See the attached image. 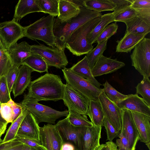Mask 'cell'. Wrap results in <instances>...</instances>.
I'll return each instance as SVG.
<instances>
[{
    "label": "cell",
    "mask_w": 150,
    "mask_h": 150,
    "mask_svg": "<svg viewBox=\"0 0 150 150\" xmlns=\"http://www.w3.org/2000/svg\"><path fill=\"white\" fill-rule=\"evenodd\" d=\"M64 85L59 75L47 73L31 81L23 99L38 102L62 100Z\"/></svg>",
    "instance_id": "1"
},
{
    "label": "cell",
    "mask_w": 150,
    "mask_h": 150,
    "mask_svg": "<svg viewBox=\"0 0 150 150\" xmlns=\"http://www.w3.org/2000/svg\"><path fill=\"white\" fill-rule=\"evenodd\" d=\"M78 16L65 23H61L54 18L53 30L55 38V47L65 50V44L72 33L79 27L89 21L102 15V13L90 10L85 6L80 7Z\"/></svg>",
    "instance_id": "2"
},
{
    "label": "cell",
    "mask_w": 150,
    "mask_h": 150,
    "mask_svg": "<svg viewBox=\"0 0 150 150\" xmlns=\"http://www.w3.org/2000/svg\"><path fill=\"white\" fill-rule=\"evenodd\" d=\"M101 15L85 23L74 30L67 41L65 48L77 56L87 54L93 49V46L88 43L86 37L100 22Z\"/></svg>",
    "instance_id": "3"
},
{
    "label": "cell",
    "mask_w": 150,
    "mask_h": 150,
    "mask_svg": "<svg viewBox=\"0 0 150 150\" xmlns=\"http://www.w3.org/2000/svg\"><path fill=\"white\" fill-rule=\"evenodd\" d=\"M54 17L49 15L25 27L24 37L33 40L42 41L50 47H55L53 28Z\"/></svg>",
    "instance_id": "4"
},
{
    "label": "cell",
    "mask_w": 150,
    "mask_h": 150,
    "mask_svg": "<svg viewBox=\"0 0 150 150\" xmlns=\"http://www.w3.org/2000/svg\"><path fill=\"white\" fill-rule=\"evenodd\" d=\"M66 83L89 100L99 101L103 89H99L90 81L77 74L69 68L62 69Z\"/></svg>",
    "instance_id": "5"
},
{
    "label": "cell",
    "mask_w": 150,
    "mask_h": 150,
    "mask_svg": "<svg viewBox=\"0 0 150 150\" xmlns=\"http://www.w3.org/2000/svg\"><path fill=\"white\" fill-rule=\"evenodd\" d=\"M20 104L23 108L27 109L33 115L38 124L42 122L55 124L57 119L62 117H67L69 114L68 110H57L38 102L24 99Z\"/></svg>",
    "instance_id": "6"
},
{
    "label": "cell",
    "mask_w": 150,
    "mask_h": 150,
    "mask_svg": "<svg viewBox=\"0 0 150 150\" xmlns=\"http://www.w3.org/2000/svg\"><path fill=\"white\" fill-rule=\"evenodd\" d=\"M132 66L143 76L150 77V39L144 38L134 48L130 55Z\"/></svg>",
    "instance_id": "7"
},
{
    "label": "cell",
    "mask_w": 150,
    "mask_h": 150,
    "mask_svg": "<svg viewBox=\"0 0 150 150\" xmlns=\"http://www.w3.org/2000/svg\"><path fill=\"white\" fill-rule=\"evenodd\" d=\"M31 54L41 56L48 67L63 69L66 68L68 63L64 50L57 47L46 46L42 44L32 45Z\"/></svg>",
    "instance_id": "8"
},
{
    "label": "cell",
    "mask_w": 150,
    "mask_h": 150,
    "mask_svg": "<svg viewBox=\"0 0 150 150\" xmlns=\"http://www.w3.org/2000/svg\"><path fill=\"white\" fill-rule=\"evenodd\" d=\"M55 126L63 144L68 143L71 144L75 150H81V138L85 127H78L72 125L67 117L58 121Z\"/></svg>",
    "instance_id": "9"
},
{
    "label": "cell",
    "mask_w": 150,
    "mask_h": 150,
    "mask_svg": "<svg viewBox=\"0 0 150 150\" xmlns=\"http://www.w3.org/2000/svg\"><path fill=\"white\" fill-rule=\"evenodd\" d=\"M62 100L68 111H73L87 115L89 100L67 83L64 85Z\"/></svg>",
    "instance_id": "10"
},
{
    "label": "cell",
    "mask_w": 150,
    "mask_h": 150,
    "mask_svg": "<svg viewBox=\"0 0 150 150\" xmlns=\"http://www.w3.org/2000/svg\"><path fill=\"white\" fill-rule=\"evenodd\" d=\"M25 28L14 18L0 23V39L8 49L17 41L24 37Z\"/></svg>",
    "instance_id": "11"
},
{
    "label": "cell",
    "mask_w": 150,
    "mask_h": 150,
    "mask_svg": "<svg viewBox=\"0 0 150 150\" xmlns=\"http://www.w3.org/2000/svg\"><path fill=\"white\" fill-rule=\"evenodd\" d=\"M98 99L105 117L116 130L120 132L122 129L123 110L108 98L103 90Z\"/></svg>",
    "instance_id": "12"
},
{
    "label": "cell",
    "mask_w": 150,
    "mask_h": 150,
    "mask_svg": "<svg viewBox=\"0 0 150 150\" xmlns=\"http://www.w3.org/2000/svg\"><path fill=\"white\" fill-rule=\"evenodd\" d=\"M40 140L47 150H62L63 141L55 125L48 124L40 127Z\"/></svg>",
    "instance_id": "13"
},
{
    "label": "cell",
    "mask_w": 150,
    "mask_h": 150,
    "mask_svg": "<svg viewBox=\"0 0 150 150\" xmlns=\"http://www.w3.org/2000/svg\"><path fill=\"white\" fill-rule=\"evenodd\" d=\"M120 132L128 140L130 150H135L139 137L131 112L129 110H122V129Z\"/></svg>",
    "instance_id": "14"
},
{
    "label": "cell",
    "mask_w": 150,
    "mask_h": 150,
    "mask_svg": "<svg viewBox=\"0 0 150 150\" xmlns=\"http://www.w3.org/2000/svg\"><path fill=\"white\" fill-rule=\"evenodd\" d=\"M125 65V64L122 62L106 57L103 55L96 61L91 69V72L95 78L113 72Z\"/></svg>",
    "instance_id": "15"
},
{
    "label": "cell",
    "mask_w": 150,
    "mask_h": 150,
    "mask_svg": "<svg viewBox=\"0 0 150 150\" xmlns=\"http://www.w3.org/2000/svg\"><path fill=\"white\" fill-rule=\"evenodd\" d=\"M102 126L85 127L81 138V150H96L100 145Z\"/></svg>",
    "instance_id": "16"
},
{
    "label": "cell",
    "mask_w": 150,
    "mask_h": 150,
    "mask_svg": "<svg viewBox=\"0 0 150 150\" xmlns=\"http://www.w3.org/2000/svg\"><path fill=\"white\" fill-rule=\"evenodd\" d=\"M116 104L122 110H128L150 117V107L137 94L128 95L126 98Z\"/></svg>",
    "instance_id": "17"
},
{
    "label": "cell",
    "mask_w": 150,
    "mask_h": 150,
    "mask_svg": "<svg viewBox=\"0 0 150 150\" xmlns=\"http://www.w3.org/2000/svg\"><path fill=\"white\" fill-rule=\"evenodd\" d=\"M40 128L34 116L28 111L21 124L16 136L40 141Z\"/></svg>",
    "instance_id": "18"
},
{
    "label": "cell",
    "mask_w": 150,
    "mask_h": 150,
    "mask_svg": "<svg viewBox=\"0 0 150 150\" xmlns=\"http://www.w3.org/2000/svg\"><path fill=\"white\" fill-rule=\"evenodd\" d=\"M13 65L19 67L31 54V45L25 41L16 43L7 49Z\"/></svg>",
    "instance_id": "19"
},
{
    "label": "cell",
    "mask_w": 150,
    "mask_h": 150,
    "mask_svg": "<svg viewBox=\"0 0 150 150\" xmlns=\"http://www.w3.org/2000/svg\"><path fill=\"white\" fill-rule=\"evenodd\" d=\"M32 69L28 66L23 64L19 67L17 77L13 85L12 91L14 98L22 95L31 82Z\"/></svg>",
    "instance_id": "20"
},
{
    "label": "cell",
    "mask_w": 150,
    "mask_h": 150,
    "mask_svg": "<svg viewBox=\"0 0 150 150\" xmlns=\"http://www.w3.org/2000/svg\"><path fill=\"white\" fill-rule=\"evenodd\" d=\"M131 112L139 134V140L145 143L150 142V117L136 112Z\"/></svg>",
    "instance_id": "21"
},
{
    "label": "cell",
    "mask_w": 150,
    "mask_h": 150,
    "mask_svg": "<svg viewBox=\"0 0 150 150\" xmlns=\"http://www.w3.org/2000/svg\"><path fill=\"white\" fill-rule=\"evenodd\" d=\"M59 14L57 18L62 23L67 22L77 16L81 11L80 7L70 0H59Z\"/></svg>",
    "instance_id": "22"
},
{
    "label": "cell",
    "mask_w": 150,
    "mask_h": 150,
    "mask_svg": "<svg viewBox=\"0 0 150 150\" xmlns=\"http://www.w3.org/2000/svg\"><path fill=\"white\" fill-rule=\"evenodd\" d=\"M147 35H137L125 32L124 36L117 41L116 51L117 52H130L136 45Z\"/></svg>",
    "instance_id": "23"
},
{
    "label": "cell",
    "mask_w": 150,
    "mask_h": 150,
    "mask_svg": "<svg viewBox=\"0 0 150 150\" xmlns=\"http://www.w3.org/2000/svg\"><path fill=\"white\" fill-rule=\"evenodd\" d=\"M42 12L37 0H19L15 6L14 18L18 21L30 13Z\"/></svg>",
    "instance_id": "24"
},
{
    "label": "cell",
    "mask_w": 150,
    "mask_h": 150,
    "mask_svg": "<svg viewBox=\"0 0 150 150\" xmlns=\"http://www.w3.org/2000/svg\"><path fill=\"white\" fill-rule=\"evenodd\" d=\"M69 69L77 74L91 81L98 88L100 89V86L102 84L93 76L86 56Z\"/></svg>",
    "instance_id": "25"
},
{
    "label": "cell",
    "mask_w": 150,
    "mask_h": 150,
    "mask_svg": "<svg viewBox=\"0 0 150 150\" xmlns=\"http://www.w3.org/2000/svg\"><path fill=\"white\" fill-rule=\"evenodd\" d=\"M123 22L126 25L125 32L135 34H147L150 32V24L137 16Z\"/></svg>",
    "instance_id": "26"
},
{
    "label": "cell",
    "mask_w": 150,
    "mask_h": 150,
    "mask_svg": "<svg viewBox=\"0 0 150 150\" xmlns=\"http://www.w3.org/2000/svg\"><path fill=\"white\" fill-rule=\"evenodd\" d=\"M114 15L112 13L102 15L100 22L91 32L87 35L86 40L88 43L92 45L95 42L105 27L109 23L114 21Z\"/></svg>",
    "instance_id": "27"
},
{
    "label": "cell",
    "mask_w": 150,
    "mask_h": 150,
    "mask_svg": "<svg viewBox=\"0 0 150 150\" xmlns=\"http://www.w3.org/2000/svg\"><path fill=\"white\" fill-rule=\"evenodd\" d=\"M87 115L94 125L103 126L105 117L99 101L89 100Z\"/></svg>",
    "instance_id": "28"
},
{
    "label": "cell",
    "mask_w": 150,
    "mask_h": 150,
    "mask_svg": "<svg viewBox=\"0 0 150 150\" xmlns=\"http://www.w3.org/2000/svg\"><path fill=\"white\" fill-rule=\"evenodd\" d=\"M25 64L30 67L33 71L40 73H48V66L44 59L38 54H31L22 62V64Z\"/></svg>",
    "instance_id": "29"
},
{
    "label": "cell",
    "mask_w": 150,
    "mask_h": 150,
    "mask_svg": "<svg viewBox=\"0 0 150 150\" xmlns=\"http://www.w3.org/2000/svg\"><path fill=\"white\" fill-rule=\"evenodd\" d=\"M84 6L87 9L100 13L106 11H114L115 5L109 0H85Z\"/></svg>",
    "instance_id": "30"
},
{
    "label": "cell",
    "mask_w": 150,
    "mask_h": 150,
    "mask_svg": "<svg viewBox=\"0 0 150 150\" xmlns=\"http://www.w3.org/2000/svg\"><path fill=\"white\" fill-rule=\"evenodd\" d=\"M28 112L27 109L23 108L20 115L11 123L2 140V142H6L16 138L21 124Z\"/></svg>",
    "instance_id": "31"
},
{
    "label": "cell",
    "mask_w": 150,
    "mask_h": 150,
    "mask_svg": "<svg viewBox=\"0 0 150 150\" xmlns=\"http://www.w3.org/2000/svg\"><path fill=\"white\" fill-rule=\"evenodd\" d=\"M12 65L7 50L0 39V77L5 76Z\"/></svg>",
    "instance_id": "32"
},
{
    "label": "cell",
    "mask_w": 150,
    "mask_h": 150,
    "mask_svg": "<svg viewBox=\"0 0 150 150\" xmlns=\"http://www.w3.org/2000/svg\"><path fill=\"white\" fill-rule=\"evenodd\" d=\"M108 40L98 44L97 46L93 49L86 55L91 69L95 63L102 55L107 48V43Z\"/></svg>",
    "instance_id": "33"
},
{
    "label": "cell",
    "mask_w": 150,
    "mask_h": 150,
    "mask_svg": "<svg viewBox=\"0 0 150 150\" xmlns=\"http://www.w3.org/2000/svg\"><path fill=\"white\" fill-rule=\"evenodd\" d=\"M59 0H37L42 12L47 13L54 17L59 14Z\"/></svg>",
    "instance_id": "34"
},
{
    "label": "cell",
    "mask_w": 150,
    "mask_h": 150,
    "mask_svg": "<svg viewBox=\"0 0 150 150\" xmlns=\"http://www.w3.org/2000/svg\"><path fill=\"white\" fill-rule=\"evenodd\" d=\"M67 117L70 123L76 127H91L94 125L86 115H81L74 111H69Z\"/></svg>",
    "instance_id": "35"
},
{
    "label": "cell",
    "mask_w": 150,
    "mask_h": 150,
    "mask_svg": "<svg viewBox=\"0 0 150 150\" xmlns=\"http://www.w3.org/2000/svg\"><path fill=\"white\" fill-rule=\"evenodd\" d=\"M135 88L136 94L140 95L145 102L150 107V80L149 78L143 77V79Z\"/></svg>",
    "instance_id": "36"
},
{
    "label": "cell",
    "mask_w": 150,
    "mask_h": 150,
    "mask_svg": "<svg viewBox=\"0 0 150 150\" xmlns=\"http://www.w3.org/2000/svg\"><path fill=\"white\" fill-rule=\"evenodd\" d=\"M103 89L108 98L111 101L116 104L118 101L126 98L127 95L122 94L115 89L106 81L103 85Z\"/></svg>",
    "instance_id": "37"
},
{
    "label": "cell",
    "mask_w": 150,
    "mask_h": 150,
    "mask_svg": "<svg viewBox=\"0 0 150 150\" xmlns=\"http://www.w3.org/2000/svg\"><path fill=\"white\" fill-rule=\"evenodd\" d=\"M118 26L116 22L107 25L96 39L95 42L98 44L108 39L117 32Z\"/></svg>",
    "instance_id": "38"
},
{
    "label": "cell",
    "mask_w": 150,
    "mask_h": 150,
    "mask_svg": "<svg viewBox=\"0 0 150 150\" xmlns=\"http://www.w3.org/2000/svg\"><path fill=\"white\" fill-rule=\"evenodd\" d=\"M114 21L122 22L138 16L136 11L131 6L128 7L114 15Z\"/></svg>",
    "instance_id": "39"
},
{
    "label": "cell",
    "mask_w": 150,
    "mask_h": 150,
    "mask_svg": "<svg viewBox=\"0 0 150 150\" xmlns=\"http://www.w3.org/2000/svg\"><path fill=\"white\" fill-rule=\"evenodd\" d=\"M6 78L4 76L0 77V103H6L11 99Z\"/></svg>",
    "instance_id": "40"
},
{
    "label": "cell",
    "mask_w": 150,
    "mask_h": 150,
    "mask_svg": "<svg viewBox=\"0 0 150 150\" xmlns=\"http://www.w3.org/2000/svg\"><path fill=\"white\" fill-rule=\"evenodd\" d=\"M1 112L2 117L7 123H11L13 121V110L9 101L7 103H1Z\"/></svg>",
    "instance_id": "41"
},
{
    "label": "cell",
    "mask_w": 150,
    "mask_h": 150,
    "mask_svg": "<svg viewBox=\"0 0 150 150\" xmlns=\"http://www.w3.org/2000/svg\"><path fill=\"white\" fill-rule=\"evenodd\" d=\"M19 67L13 65L5 76L9 93L12 91L13 85L17 77Z\"/></svg>",
    "instance_id": "42"
},
{
    "label": "cell",
    "mask_w": 150,
    "mask_h": 150,
    "mask_svg": "<svg viewBox=\"0 0 150 150\" xmlns=\"http://www.w3.org/2000/svg\"><path fill=\"white\" fill-rule=\"evenodd\" d=\"M24 144L16 138L0 143V150H21Z\"/></svg>",
    "instance_id": "43"
},
{
    "label": "cell",
    "mask_w": 150,
    "mask_h": 150,
    "mask_svg": "<svg viewBox=\"0 0 150 150\" xmlns=\"http://www.w3.org/2000/svg\"><path fill=\"white\" fill-rule=\"evenodd\" d=\"M103 126L106 130L107 140L112 142L114 138L118 137L120 132L116 130L106 117L104 120Z\"/></svg>",
    "instance_id": "44"
},
{
    "label": "cell",
    "mask_w": 150,
    "mask_h": 150,
    "mask_svg": "<svg viewBox=\"0 0 150 150\" xmlns=\"http://www.w3.org/2000/svg\"><path fill=\"white\" fill-rule=\"evenodd\" d=\"M115 5L114 11V15L119 12L129 7L132 4V0H109Z\"/></svg>",
    "instance_id": "45"
},
{
    "label": "cell",
    "mask_w": 150,
    "mask_h": 150,
    "mask_svg": "<svg viewBox=\"0 0 150 150\" xmlns=\"http://www.w3.org/2000/svg\"><path fill=\"white\" fill-rule=\"evenodd\" d=\"M16 138L23 144L34 148L38 149L42 146L40 141L18 136H16Z\"/></svg>",
    "instance_id": "46"
},
{
    "label": "cell",
    "mask_w": 150,
    "mask_h": 150,
    "mask_svg": "<svg viewBox=\"0 0 150 150\" xmlns=\"http://www.w3.org/2000/svg\"><path fill=\"white\" fill-rule=\"evenodd\" d=\"M116 142L118 150H130L128 141L122 134L120 132Z\"/></svg>",
    "instance_id": "47"
},
{
    "label": "cell",
    "mask_w": 150,
    "mask_h": 150,
    "mask_svg": "<svg viewBox=\"0 0 150 150\" xmlns=\"http://www.w3.org/2000/svg\"><path fill=\"white\" fill-rule=\"evenodd\" d=\"M131 7L134 9L150 8V0H132Z\"/></svg>",
    "instance_id": "48"
},
{
    "label": "cell",
    "mask_w": 150,
    "mask_h": 150,
    "mask_svg": "<svg viewBox=\"0 0 150 150\" xmlns=\"http://www.w3.org/2000/svg\"><path fill=\"white\" fill-rule=\"evenodd\" d=\"M12 107L13 112V121L15 120L22 112L23 108L20 103H15L11 99L9 101Z\"/></svg>",
    "instance_id": "49"
},
{
    "label": "cell",
    "mask_w": 150,
    "mask_h": 150,
    "mask_svg": "<svg viewBox=\"0 0 150 150\" xmlns=\"http://www.w3.org/2000/svg\"><path fill=\"white\" fill-rule=\"evenodd\" d=\"M106 150H118L117 147L114 142L108 141L105 143Z\"/></svg>",
    "instance_id": "50"
},
{
    "label": "cell",
    "mask_w": 150,
    "mask_h": 150,
    "mask_svg": "<svg viewBox=\"0 0 150 150\" xmlns=\"http://www.w3.org/2000/svg\"><path fill=\"white\" fill-rule=\"evenodd\" d=\"M8 123H4L0 122V137H1L5 133L7 125Z\"/></svg>",
    "instance_id": "51"
},
{
    "label": "cell",
    "mask_w": 150,
    "mask_h": 150,
    "mask_svg": "<svg viewBox=\"0 0 150 150\" xmlns=\"http://www.w3.org/2000/svg\"><path fill=\"white\" fill-rule=\"evenodd\" d=\"M62 150H75L73 146L71 144L68 143L63 144Z\"/></svg>",
    "instance_id": "52"
},
{
    "label": "cell",
    "mask_w": 150,
    "mask_h": 150,
    "mask_svg": "<svg viewBox=\"0 0 150 150\" xmlns=\"http://www.w3.org/2000/svg\"><path fill=\"white\" fill-rule=\"evenodd\" d=\"M70 1L73 3L78 6L79 7L84 6V0H70Z\"/></svg>",
    "instance_id": "53"
},
{
    "label": "cell",
    "mask_w": 150,
    "mask_h": 150,
    "mask_svg": "<svg viewBox=\"0 0 150 150\" xmlns=\"http://www.w3.org/2000/svg\"><path fill=\"white\" fill-rule=\"evenodd\" d=\"M96 150H106L105 144H100Z\"/></svg>",
    "instance_id": "54"
},
{
    "label": "cell",
    "mask_w": 150,
    "mask_h": 150,
    "mask_svg": "<svg viewBox=\"0 0 150 150\" xmlns=\"http://www.w3.org/2000/svg\"><path fill=\"white\" fill-rule=\"evenodd\" d=\"M1 103H0V122L4 123H7L5 120L2 117L1 112Z\"/></svg>",
    "instance_id": "55"
},
{
    "label": "cell",
    "mask_w": 150,
    "mask_h": 150,
    "mask_svg": "<svg viewBox=\"0 0 150 150\" xmlns=\"http://www.w3.org/2000/svg\"><path fill=\"white\" fill-rule=\"evenodd\" d=\"M145 144L149 149V150H150V142L145 143Z\"/></svg>",
    "instance_id": "56"
},
{
    "label": "cell",
    "mask_w": 150,
    "mask_h": 150,
    "mask_svg": "<svg viewBox=\"0 0 150 150\" xmlns=\"http://www.w3.org/2000/svg\"><path fill=\"white\" fill-rule=\"evenodd\" d=\"M1 137H0V143L2 142V140L1 139Z\"/></svg>",
    "instance_id": "57"
}]
</instances>
